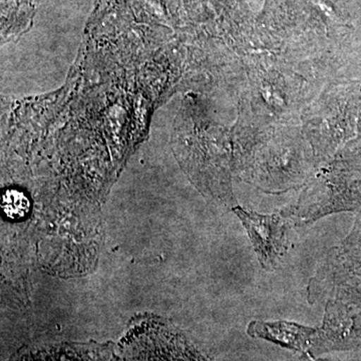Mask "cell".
Instances as JSON below:
<instances>
[{
	"label": "cell",
	"mask_w": 361,
	"mask_h": 361,
	"mask_svg": "<svg viewBox=\"0 0 361 361\" xmlns=\"http://www.w3.org/2000/svg\"><path fill=\"white\" fill-rule=\"evenodd\" d=\"M233 212L245 228L261 266L267 271L276 269L288 251L289 220L281 211L265 215L235 207Z\"/></svg>",
	"instance_id": "6da1fadb"
},
{
	"label": "cell",
	"mask_w": 361,
	"mask_h": 361,
	"mask_svg": "<svg viewBox=\"0 0 361 361\" xmlns=\"http://www.w3.org/2000/svg\"><path fill=\"white\" fill-rule=\"evenodd\" d=\"M247 334L253 338L263 339L280 348L296 351L306 356L310 355L314 345L317 329L285 320H254L249 323Z\"/></svg>",
	"instance_id": "7a4b0ae2"
},
{
	"label": "cell",
	"mask_w": 361,
	"mask_h": 361,
	"mask_svg": "<svg viewBox=\"0 0 361 361\" xmlns=\"http://www.w3.org/2000/svg\"><path fill=\"white\" fill-rule=\"evenodd\" d=\"M28 207H30V203H28L27 198L21 192L11 190L4 194L2 208H4L7 217L20 219L27 213Z\"/></svg>",
	"instance_id": "3957f363"
},
{
	"label": "cell",
	"mask_w": 361,
	"mask_h": 361,
	"mask_svg": "<svg viewBox=\"0 0 361 361\" xmlns=\"http://www.w3.org/2000/svg\"><path fill=\"white\" fill-rule=\"evenodd\" d=\"M307 358H308V360H310V361H334V360H329V358H319V357L317 358V357H315V355H308Z\"/></svg>",
	"instance_id": "277c9868"
}]
</instances>
